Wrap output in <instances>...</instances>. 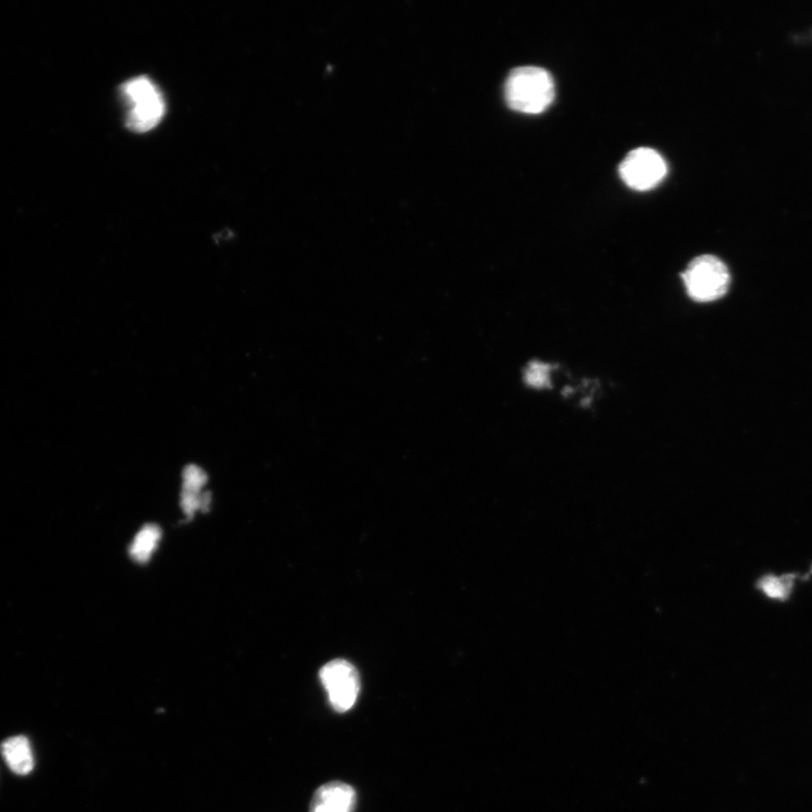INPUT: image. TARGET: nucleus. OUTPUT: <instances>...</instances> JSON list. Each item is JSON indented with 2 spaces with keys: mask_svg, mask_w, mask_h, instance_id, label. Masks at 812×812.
Segmentation results:
<instances>
[{
  "mask_svg": "<svg viewBox=\"0 0 812 812\" xmlns=\"http://www.w3.org/2000/svg\"><path fill=\"white\" fill-rule=\"evenodd\" d=\"M626 185L634 190L655 188L667 174V164L655 149L641 147L632 150L620 165Z\"/></svg>",
  "mask_w": 812,
  "mask_h": 812,
  "instance_id": "obj_5",
  "label": "nucleus"
},
{
  "mask_svg": "<svg viewBox=\"0 0 812 812\" xmlns=\"http://www.w3.org/2000/svg\"><path fill=\"white\" fill-rule=\"evenodd\" d=\"M0 748L7 765L15 774L28 775L32 772L34 758L28 738L17 736L6 739Z\"/></svg>",
  "mask_w": 812,
  "mask_h": 812,
  "instance_id": "obj_7",
  "label": "nucleus"
},
{
  "mask_svg": "<svg viewBox=\"0 0 812 812\" xmlns=\"http://www.w3.org/2000/svg\"><path fill=\"white\" fill-rule=\"evenodd\" d=\"M551 366L533 361L525 370V382L534 388L550 387Z\"/></svg>",
  "mask_w": 812,
  "mask_h": 812,
  "instance_id": "obj_11",
  "label": "nucleus"
},
{
  "mask_svg": "<svg viewBox=\"0 0 812 812\" xmlns=\"http://www.w3.org/2000/svg\"><path fill=\"white\" fill-rule=\"evenodd\" d=\"M682 278L688 296L699 303L722 298L730 286V273L725 262L710 254L694 259Z\"/></svg>",
  "mask_w": 812,
  "mask_h": 812,
  "instance_id": "obj_3",
  "label": "nucleus"
},
{
  "mask_svg": "<svg viewBox=\"0 0 812 812\" xmlns=\"http://www.w3.org/2000/svg\"><path fill=\"white\" fill-rule=\"evenodd\" d=\"M161 537V528L156 525L148 524L141 528L130 546L131 558L139 563L149 561L160 543Z\"/></svg>",
  "mask_w": 812,
  "mask_h": 812,
  "instance_id": "obj_8",
  "label": "nucleus"
},
{
  "mask_svg": "<svg viewBox=\"0 0 812 812\" xmlns=\"http://www.w3.org/2000/svg\"><path fill=\"white\" fill-rule=\"evenodd\" d=\"M320 679L334 711L346 713L353 708L360 693V676L355 666L344 659L332 660L321 669Z\"/></svg>",
  "mask_w": 812,
  "mask_h": 812,
  "instance_id": "obj_4",
  "label": "nucleus"
},
{
  "mask_svg": "<svg viewBox=\"0 0 812 812\" xmlns=\"http://www.w3.org/2000/svg\"><path fill=\"white\" fill-rule=\"evenodd\" d=\"M122 94L129 105L127 127L144 134L160 125L165 113L163 95L145 76L137 77L122 86Z\"/></svg>",
  "mask_w": 812,
  "mask_h": 812,
  "instance_id": "obj_2",
  "label": "nucleus"
},
{
  "mask_svg": "<svg viewBox=\"0 0 812 812\" xmlns=\"http://www.w3.org/2000/svg\"><path fill=\"white\" fill-rule=\"evenodd\" d=\"M356 806V790L347 783L334 781L316 790L310 812H355Z\"/></svg>",
  "mask_w": 812,
  "mask_h": 812,
  "instance_id": "obj_6",
  "label": "nucleus"
},
{
  "mask_svg": "<svg viewBox=\"0 0 812 812\" xmlns=\"http://www.w3.org/2000/svg\"><path fill=\"white\" fill-rule=\"evenodd\" d=\"M505 94L511 109L538 114L549 108L554 100V81L551 74L541 67H519L508 76Z\"/></svg>",
  "mask_w": 812,
  "mask_h": 812,
  "instance_id": "obj_1",
  "label": "nucleus"
},
{
  "mask_svg": "<svg viewBox=\"0 0 812 812\" xmlns=\"http://www.w3.org/2000/svg\"><path fill=\"white\" fill-rule=\"evenodd\" d=\"M208 481L207 475L200 467L190 465L183 472V489L181 496L201 497V490Z\"/></svg>",
  "mask_w": 812,
  "mask_h": 812,
  "instance_id": "obj_10",
  "label": "nucleus"
},
{
  "mask_svg": "<svg viewBox=\"0 0 812 812\" xmlns=\"http://www.w3.org/2000/svg\"><path fill=\"white\" fill-rule=\"evenodd\" d=\"M794 578L796 577L793 575L765 576L758 581V589L763 591L767 597L783 602L791 594Z\"/></svg>",
  "mask_w": 812,
  "mask_h": 812,
  "instance_id": "obj_9",
  "label": "nucleus"
}]
</instances>
